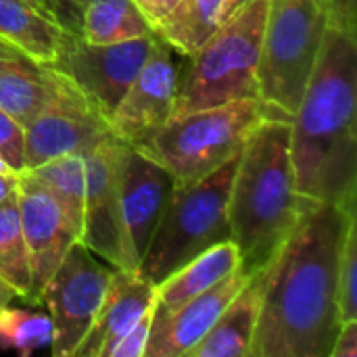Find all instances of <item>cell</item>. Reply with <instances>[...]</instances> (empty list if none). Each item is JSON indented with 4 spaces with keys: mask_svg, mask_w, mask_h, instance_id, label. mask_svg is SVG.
I'll return each instance as SVG.
<instances>
[{
    "mask_svg": "<svg viewBox=\"0 0 357 357\" xmlns=\"http://www.w3.org/2000/svg\"><path fill=\"white\" fill-rule=\"evenodd\" d=\"M251 274L241 268L220 280L205 293L188 299L176 310L155 307L153 326L144 357H186L195 345L207 335L218 316L245 287Z\"/></svg>",
    "mask_w": 357,
    "mask_h": 357,
    "instance_id": "5bb4252c",
    "label": "cell"
},
{
    "mask_svg": "<svg viewBox=\"0 0 357 357\" xmlns=\"http://www.w3.org/2000/svg\"><path fill=\"white\" fill-rule=\"evenodd\" d=\"M249 0H226L224 2V8H222V23L230 17V15H234L241 6H245Z\"/></svg>",
    "mask_w": 357,
    "mask_h": 357,
    "instance_id": "836d02e7",
    "label": "cell"
},
{
    "mask_svg": "<svg viewBox=\"0 0 357 357\" xmlns=\"http://www.w3.org/2000/svg\"><path fill=\"white\" fill-rule=\"evenodd\" d=\"M357 211L312 205L264 268L251 357H328L341 326L337 264Z\"/></svg>",
    "mask_w": 357,
    "mask_h": 357,
    "instance_id": "6da1fadb",
    "label": "cell"
},
{
    "mask_svg": "<svg viewBox=\"0 0 357 357\" xmlns=\"http://www.w3.org/2000/svg\"><path fill=\"white\" fill-rule=\"evenodd\" d=\"M0 278L17 293V297L29 299L31 270L15 192L0 201Z\"/></svg>",
    "mask_w": 357,
    "mask_h": 357,
    "instance_id": "cb8c5ba5",
    "label": "cell"
},
{
    "mask_svg": "<svg viewBox=\"0 0 357 357\" xmlns=\"http://www.w3.org/2000/svg\"><path fill=\"white\" fill-rule=\"evenodd\" d=\"M67 31L23 0H0V40L36 63L52 65Z\"/></svg>",
    "mask_w": 357,
    "mask_h": 357,
    "instance_id": "ffe728a7",
    "label": "cell"
},
{
    "mask_svg": "<svg viewBox=\"0 0 357 357\" xmlns=\"http://www.w3.org/2000/svg\"><path fill=\"white\" fill-rule=\"evenodd\" d=\"M27 174H31L48 188V192L61 205L69 224L77 230V234H82L84 190H86L84 155H63L29 169Z\"/></svg>",
    "mask_w": 357,
    "mask_h": 357,
    "instance_id": "603a6c76",
    "label": "cell"
},
{
    "mask_svg": "<svg viewBox=\"0 0 357 357\" xmlns=\"http://www.w3.org/2000/svg\"><path fill=\"white\" fill-rule=\"evenodd\" d=\"M0 159L17 174L23 165V126L0 109Z\"/></svg>",
    "mask_w": 357,
    "mask_h": 357,
    "instance_id": "4316f807",
    "label": "cell"
},
{
    "mask_svg": "<svg viewBox=\"0 0 357 357\" xmlns=\"http://www.w3.org/2000/svg\"><path fill=\"white\" fill-rule=\"evenodd\" d=\"M126 142L113 134L82 153L86 169L79 243L115 270H136L121 218L119 180Z\"/></svg>",
    "mask_w": 357,
    "mask_h": 357,
    "instance_id": "30bf717a",
    "label": "cell"
},
{
    "mask_svg": "<svg viewBox=\"0 0 357 357\" xmlns=\"http://www.w3.org/2000/svg\"><path fill=\"white\" fill-rule=\"evenodd\" d=\"M172 186L174 180L165 167L140 153L136 146L126 144L121 157L119 203L128 247L136 270L149 247L151 234L157 226Z\"/></svg>",
    "mask_w": 357,
    "mask_h": 357,
    "instance_id": "9a60e30c",
    "label": "cell"
},
{
    "mask_svg": "<svg viewBox=\"0 0 357 357\" xmlns=\"http://www.w3.org/2000/svg\"><path fill=\"white\" fill-rule=\"evenodd\" d=\"M15 195L31 270V289L27 301L40 303V293L46 280L63 261L71 245L79 241V234L65 218L56 199L31 174H19Z\"/></svg>",
    "mask_w": 357,
    "mask_h": 357,
    "instance_id": "4fadbf2b",
    "label": "cell"
},
{
    "mask_svg": "<svg viewBox=\"0 0 357 357\" xmlns=\"http://www.w3.org/2000/svg\"><path fill=\"white\" fill-rule=\"evenodd\" d=\"M17 54H21V52L15 50L10 44H6V42L0 40V56H17ZM23 56H25V54H23Z\"/></svg>",
    "mask_w": 357,
    "mask_h": 357,
    "instance_id": "8d00e7d4",
    "label": "cell"
},
{
    "mask_svg": "<svg viewBox=\"0 0 357 357\" xmlns=\"http://www.w3.org/2000/svg\"><path fill=\"white\" fill-rule=\"evenodd\" d=\"M61 73L23 54L0 56V109L23 128L59 88Z\"/></svg>",
    "mask_w": 357,
    "mask_h": 357,
    "instance_id": "ac0fdd59",
    "label": "cell"
},
{
    "mask_svg": "<svg viewBox=\"0 0 357 357\" xmlns=\"http://www.w3.org/2000/svg\"><path fill=\"white\" fill-rule=\"evenodd\" d=\"M0 174H17V172H13V169H10V167L0 159Z\"/></svg>",
    "mask_w": 357,
    "mask_h": 357,
    "instance_id": "f35d334b",
    "label": "cell"
},
{
    "mask_svg": "<svg viewBox=\"0 0 357 357\" xmlns=\"http://www.w3.org/2000/svg\"><path fill=\"white\" fill-rule=\"evenodd\" d=\"M138 2V6L144 10V15L149 17V21L153 23V27H155V4H153V0H136Z\"/></svg>",
    "mask_w": 357,
    "mask_h": 357,
    "instance_id": "d590c367",
    "label": "cell"
},
{
    "mask_svg": "<svg viewBox=\"0 0 357 357\" xmlns=\"http://www.w3.org/2000/svg\"><path fill=\"white\" fill-rule=\"evenodd\" d=\"M65 2H67V4H69V6H71L75 13H77V15H79V10L84 8V4H86L88 0H65Z\"/></svg>",
    "mask_w": 357,
    "mask_h": 357,
    "instance_id": "74e56055",
    "label": "cell"
},
{
    "mask_svg": "<svg viewBox=\"0 0 357 357\" xmlns=\"http://www.w3.org/2000/svg\"><path fill=\"white\" fill-rule=\"evenodd\" d=\"M153 4H155V29H157V25L180 4V0H153Z\"/></svg>",
    "mask_w": 357,
    "mask_h": 357,
    "instance_id": "1f68e13d",
    "label": "cell"
},
{
    "mask_svg": "<svg viewBox=\"0 0 357 357\" xmlns=\"http://www.w3.org/2000/svg\"><path fill=\"white\" fill-rule=\"evenodd\" d=\"M155 305H151L142 318L117 341V345L111 349L109 357H144V349L149 343V335H151V326H153V316H155Z\"/></svg>",
    "mask_w": 357,
    "mask_h": 357,
    "instance_id": "83f0119b",
    "label": "cell"
},
{
    "mask_svg": "<svg viewBox=\"0 0 357 357\" xmlns=\"http://www.w3.org/2000/svg\"><path fill=\"white\" fill-rule=\"evenodd\" d=\"M17 180H19V174H0V201H4L8 195L15 192Z\"/></svg>",
    "mask_w": 357,
    "mask_h": 357,
    "instance_id": "d6a6232c",
    "label": "cell"
},
{
    "mask_svg": "<svg viewBox=\"0 0 357 357\" xmlns=\"http://www.w3.org/2000/svg\"><path fill=\"white\" fill-rule=\"evenodd\" d=\"M29 6H33L36 10H40L44 17L56 21L59 25L67 27L69 31L79 29V15L65 2V0H23Z\"/></svg>",
    "mask_w": 357,
    "mask_h": 357,
    "instance_id": "f1b7e54d",
    "label": "cell"
},
{
    "mask_svg": "<svg viewBox=\"0 0 357 357\" xmlns=\"http://www.w3.org/2000/svg\"><path fill=\"white\" fill-rule=\"evenodd\" d=\"M291 119L266 117L245 142L230 184V241L238 249L241 270H264L303 213L316 205L297 192L291 163Z\"/></svg>",
    "mask_w": 357,
    "mask_h": 357,
    "instance_id": "3957f363",
    "label": "cell"
},
{
    "mask_svg": "<svg viewBox=\"0 0 357 357\" xmlns=\"http://www.w3.org/2000/svg\"><path fill=\"white\" fill-rule=\"evenodd\" d=\"M111 274L113 268L79 241L65 253L40 293L52 324V356L73 357L102 305Z\"/></svg>",
    "mask_w": 357,
    "mask_h": 357,
    "instance_id": "ba28073f",
    "label": "cell"
},
{
    "mask_svg": "<svg viewBox=\"0 0 357 357\" xmlns=\"http://www.w3.org/2000/svg\"><path fill=\"white\" fill-rule=\"evenodd\" d=\"M50 341L52 324L46 314L8 305L0 310V349H10L21 357H29L44 347H50Z\"/></svg>",
    "mask_w": 357,
    "mask_h": 357,
    "instance_id": "d4e9b609",
    "label": "cell"
},
{
    "mask_svg": "<svg viewBox=\"0 0 357 357\" xmlns=\"http://www.w3.org/2000/svg\"><path fill=\"white\" fill-rule=\"evenodd\" d=\"M241 268L238 249L232 241L218 243L207 251L199 253L182 268L172 272L165 280L155 287L157 307L159 310H176L188 299L205 293L215 287L220 280L230 276Z\"/></svg>",
    "mask_w": 357,
    "mask_h": 357,
    "instance_id": "d6986e66",
    "label": "cell"
},
{
    "mask_svg": "<svg viewBox=\"0 0 357 357\" xmlns=\"http://www.w3.org/2000/svg\"><path fill=\"white\" fill-rule=\"evenodd\" d=\"M270 0H249L188 59L174 115L257 96V63Z\"/></svg>",
    "mask_w": 357,
    "mask_h": 357,
    "instance_id": "8992f818",
    "label": "cell"
},
{
    "mask_svg": "<svg viewBox=\"0 0 357 357\" xmlns=\"http://www.w3.org/2000/svg\"><path fill=\"white\" fill-rule=\"evenodd\" d=\"M337 307L341 322L357 320V215L349 220L337 264Z\"/></svg>",
    "mask_w": 357,
    "mask_h": 357,
    "instance_id": "484cf974",
    "label": "cell"
},
{
    "mask_svg": "<svg viewBox=\"0 0 357 357\" xmlns=\"http://www.w3.org/2000/svg\"><path fill=\"white\" fill-rule=\"evenodd\" d=\"M328 357H357V320L341 322Z\"/></svg>",
    "mask_w": 357,
    "mask_h": 357,
    "instance_id": "4dcf8cb0",
    "label": "cell"
},
{
    "mask_svg": "<svg viewBox=\"0 0 357 357\" xmlns=\"http://www.w3.org/2000/svg\"><path fill=\"white\" fill-rule=\"evenodd\" d=\"M155 33L115 42L90 44L79 33L67 31L52 69L63 73L82 96L109 121L132 79L146 61Z\"/></svg>",
    "mask_w": 357,
    "mask_h": 357,
    "instance_id": "9c48e42d",
    "label": "cell"
},
{
    "mask_svg": "<svg viewBox=\"0 0 357 357\" xmlns=\"http://www.w3.org/2000/svg\"><path fill=\"white\" fill-rule=\"evenodd\" d=\"M180 69L174 48L155 33L151 52L109 117L111 134L130 146L142 144L174 115Z\"/></svg>",
    "mask_w": 357,
    "mask_h": 357,
    "instance_id": "7c38bea8",
    "label": "cell"
},
{
    "mask_svg": "<svg viewBox=\"0 0 357 357\" xmlns=\"http://www.w3.org/2000/svg\"><path fill=\"white\" fill-rule=\"evenodd\" d=\"M226 0H180L155 33L176 52L190 56L220 25Z\"/></svg>",
    "mask_w": 357,
    "mask_h": 357,
    "instance_id": "7402d4cb",
    "label": "cell"
},
{
    "mask_svg": "<svg viewBox=\"0 0 357 357\" xmlns=\"http://www.w3.org/2000/svg\"><path fill=\"white\" fill-rule=\"evenodd\" d=\"M155 287L134 270H115L102 305L73 357H109L117 341L155 305Z\"/></svg>",
    "mask_w": 357,
    "mask_h": 357,
    "instance_id": "2e32d148",
    "label": "cell"
},
{
    "mask_svg": "<svg viewBox=\"0 0 357 357\" xmlns=\"http://www.w3.org/2000/svg\"><path fill=\"white\" fill-rule=\"evenodd\" d=\"M274 115L284 113L268 107L259 96L207 107L172 117L136 149L165 167L174 184H184L236 157L253 130Z\"/></svg>",
    "mask_w": 357,
    "mask_h": 357,
    "instance_id": "5b68a950",
    "label": "cell"
},
{
    "mask_svg": "<svg viewBox=\"0 0 357 357\" xmlns=\"http://www.w3.org/2000/svg\"><path fill=\"white\" fill-rule=\"evenodd\" d=\"M77 33L90 44H115L151 36L155 27L136 0H88Z\"/></svg>",
    "mask_w": 357,
    "mask_h": 357,
    "instance_id": "44dd1931",
    "label": "cell"
},
{
    "mask_svg": "<svg viewBox=\"0 0 357 357\" xmlns=\"http://www.w3.org/2000/svg\"><path fill=\"white\" fill-rule=\"evenodd\" d=\"M328 27L324 0H270L259 63L257 96L293 117L312 77Z\"/></svg>",
    "mask_w": 357,
    "mask_h": 357,
    "instance_id": "52a82bcc",
    "label": "cell"
},
{
    "mask_svg": "<svg viewBox=\"0 0 357 357\" xmlns=\"http://www.w3.org/2000/svg\"><path fill=\"white\" fill-rule=\"evenodd\" d=\"M357 36L326 27L303 98L291 117L297 192L357 211Z\"/></svg>",
    "mask_w": 357,
    "mask_h": 357,
    "instance_id": "7a4b0ae2",
    "label": "cell"
},
{
    "mask_svg": "<svg viewBox=\"0 0 357 357\" xmlns=\"http://www.w3.org/2000/svg\"><path fill=\"white\" fill-rule=\"evenodd\" d=\"M328 25L357 36V0H324Z\"/></svg>",
    "mask_w": 357,
    "mask_h": 357,
    "instance_id": "f546056e",
    "label": "cell"
},
{
    "mask_svg": "<svg viewBox=\"0 0 357 357\" xmlns=\"http://www.w3.org/2000/svg\"><path fill=\"white\" fill-rule=\"evenodd\" d=\"M238 155L199 180L172 186L138 266L146 282L157 287L199 253L230 241L228 199Z\"/></svg>",
    "mask_w": 357,
    "mask_h": 357,
    "instance_id": "277c9868",
    "label": "cell"
},
{
    "mask_svg": "<svg viewBox=\"0 0 357 357\" xmlns=\"http://www.w3.org/2000/svg\"><path fill=\"white\" fill-rule=\"evenodd\" d=\"M107 136L109 121L61 73L50 100L23 128V172L63 155H82Z\"/></svg>",
    "mask_w": 357,
    "mask_h": 357,
    "instance_id": "8fae6325",
    "label": "cell"
},
{
    "mask_svg": "<svg viewBox=\"0 0 357 357\" xmlns=\"http://www.w3.org/2000/svg\"><path fill=\"white\" fill-rule=\"evenodd\" d=\"M261 280L264 270L249 276L245 287L186 357H251V343L259 316Z\"/></svg>",
    "mask_w": 357,
    "mask_h": 357,
    "instance_id": "e0dca14e",
    "label": "cell"
},
{
    "mask_svg": "<svg viewBox=\"0 0 357 357\" xmlns=\"http://www.w3.org/2000/svg\"><path fill=\"white\" fill-rule=\"evenodd\" d=\"M17 297V293L0 278V310L4 307V305H8L10 303V299H15Z\"/></svg>",
    "mask_w": 357,
    "mask_h": 357,
    "instance_id": "e575fe53",
    "label": "cell"
}]
</instances>
